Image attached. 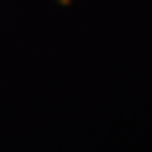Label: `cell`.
<instances>
[{
	"label": "cell",
	"mask_w": 152,
	"mask_h": 152,
	"mask_svg": "<svg viewBox=\"0 0 152 152\" xmlns=\"http://www.w3.org/2000/svg\"><path fill=\"white\" fill-rule=\"evenodd\" d=\"M61 3H62V4H69V3H71L72 0H59Z\"/></svg>",
	"instance_id": "obj_1"
}]
</instances>
